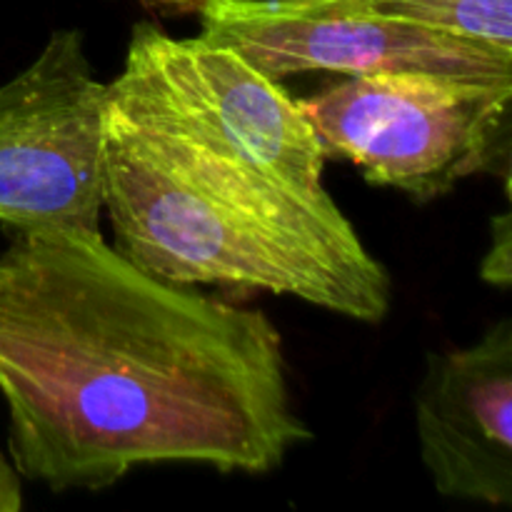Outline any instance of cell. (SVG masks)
I'll use <instances>...</instances> for the list:
<instances>
[{"label":"cell","mask_w":512,"mask_h":512,"mask_svg":"<svg viewBox=\"0 0 512 512\" xmlns=\"http://www.w3.org/2000/svg\"><path fill=\"white\" fill-rule=\"evenodd\" d=\"M5 235L0 398L23 480L100 493L143 465L263 475L313 440L260 308L158 278L100 230Z\"/></svg>","instance_id":"1"},{"label":"cell","mask_w":512,"mask_h":512,"mask_svg":"<svg viewBox=\"0 0 512 512\" xmlns=\"http://www.w3.org/2000/svg\"><path fill=\"white\" fill-rule=\"evenodd\" d=\"M103 213L113 225V248L170 283L293 295L360 323H380L390 313L388 300L200 188L110 95Z\"/></svg>","instance_id":"2"},{"label":"cell","mask_w":512,"mask_h":512,"mask_svg":"<svg viewBox=\"0 0 512 512\" xmlns=\"http://www.w3.org/2000/svg\"><path fill=\"white\" fill-rule=\"evenodd\" d=\"M300 105L328 158L415 203L453 193L470 175L510 183L512 83L418 70L343 75Z\"/></svg>","instance_id":"3"},{"label":"cell","mask_w":512,"mask_h":512,"mask_svg":"<svg viewBox=\"0 0 512 512\" xmlns=\"http://www.w3.org/2000/svg\"><path fill=\"white\" fill-rule=\"evenodd\" d=\"M108 83L75 28L53 30L18 75L0 83V225L5 233H98Z\"/></svg>","instance_id":"4"},{"label":"cell","mask_w":512,"mask_h":512,"mask_svg":"<svg viewBox=\"0 0 512 512\" xmlns=\"http://www.w3.org/2000/svg\"><path fill=\"white\" fill-rule=\"evenodd\" d=\"M200 38L280 80L300 73H418L512 83V50L460 38L363 0H208Z\"/></svg>","instance_id":"5"},{"label":"cell","mask_w":512,"mask_h":512,"mask_svg":"<svg viewBox=\"0 0 512 512\" xmlns=\"http://www.w3.org/2000/svg\"><path fill=\"white\" fill-rule=\"evenodd\" d=\"M120 75L153 90L205 138L313 203H335L323 185L325 155L298 98L233 48L133 25Z\"/></svg>","instance_id":"6"},{"label":"cell","mask_w":512,"mask_h":512,"mask_svg":"<svg viewBox=\"0 0 512 512\" xmlns=\"http://www.w3.org/2000/svg\"><path fill=\"white\" fill-rule=\"evenodd\" d=\"M420 460L443 498L512 503V320L428 353L413 395Z\"/></svg>","instance_id":"7"},{"label":"cell","mask_w":512,"mask_h":512,"mask_svg":"<svg viewBox=\"0 0 512 512\" xmlns=\"http://www.w3.org/2000/svg\"><path fill=\"white\" fill-rule=\"evenodd\" d=\"M380 13L400 15L460 38L512 50V0H363Z\"/></svg>","instance_id":"8"},{"label":"cell","mask_w":512,"mask_h":512,"mask_svg":"<svg viewBox=\"0 0 512 512\" xmlns=\"http://www.w3.org/2000/svg\"><path fill=\"white\" fill-rule=\"evenodd\" d=\"M480 278L488 285L508 290L512 283V215L510 210L490 220V248L480 263Z\"/></svg>","instance_id":"9"},{"label":"cell","mask_w":512,"mask_h":512,"mask_svg":"<svg viewBox=\"0 0 512 512\" xmlns=\"http://www.w3.org/2000/svg\"><path fill=\"white\" fill-rule=\"evenodd\" d=\"M23 508V478L15 470L8 453L0 450V512H18Z\"/></svg>","instance_id":"10"},{"label":"cell","mask_w":512,"mask_h":512,"mask_svg":"<svg viewBox=\"0 0 512 512\" xmlns=\"http://www.w3.org/2000/svg\"><path fill=\"white\" fill-rule=\"evenodd\" d=\"M148 13L160 18H200L208 0H135Z\"/></svg>","instance_id":"11"}]
</instances>
